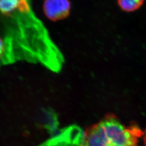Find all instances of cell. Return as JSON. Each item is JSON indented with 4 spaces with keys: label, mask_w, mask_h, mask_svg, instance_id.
Wrapping results in <instances>:
<instances>
[{
    "label": "cell",
    "mask_w": 146,
    "mask_h": 146,
    "mask_svg": "<svg viewBox=\"0 0 146 146\" xmlns=\"http://www.w3.org/2000/svg\"><path fill=\"white\" fill-rule=\"evenodd\" d=\"M0 13L6 19L4 37L12 45L17 61L40 63L55 72L61 70L62 54L29 0H0Z\"/></svg>",
    "instance_id": "cell-1"
},
{
    "label": "cell",
    "mask_w": 146,
    "mask_h": 146,
    "mask_svg": "<svg viewBox=\"0 0 146 146\" xmlns=\"http://www.w3.org/2000/svg\"><path fill=\"white\" fill-rule=\"evenodd\" d=\"M143 135L137 125L125 126L108 114L85 130L78 146H136Z\"/></svg>",
    "instance_id": "cell-2"
},
{
    "label": "cell",
    "mask_w": 146,
    "mask_h": 146,
    "mask_svg": "<svg viewBox=\"0 0 146 146\" xmlns=\"http://www.w3.org/2000/svg\"><path fill=\"white\" fill-rule=\"evenodd\" d=\"M43 11L47 17L52 21H58L67 17L70 11L69 0H45Z\"/></svg>",
    "instance_id": "cell-3"
},
{
    "label": "cell",
    "mask_w": 146,
    "mask_h": 146,
    "mask_svg": "<svg viewBox=\"0 0 146 146\" xmlns=\"http://www.w3.org/2000/svg\"><path fill=\"white\" fill-rule=\"evenodd\" d=\"M15 62L11 52L3 38L0 37V67Z\"/></svg>",
    "instance_id": "cell-4"
},
{
    "label": "cell",
    "mask_w": 146,
    "mask_h": 146,
    "mask_svg": "<svg viewBox=\"0 0 146 146\" xmlns=\"http://www.w3.org/2000/svg\"><path fill=\"white\" fill-rule=\"evenodd\" d=\"M145 0H117L119 7L125 12H133L143 5Z\"/></svg>",
    "instance_id": "cell-5"
},
{
    "label": "cell",
    "mask_w": 146,
    "mask_h": 146,
    "mask_svg": "<svg viewBox=\"0 0 146 146\" xmlns=\"http://www.w3.org/2000/svg\"><path fill=\"white\" fill-rule=\"evenodd\" d=\"M143 142L145 143V145L146 146V130L144 131L143 133Z\"/></svg>",
    "instance_id": "cell-6"
}]
</instances>
